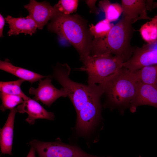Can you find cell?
Instances as JSON below:
<instances>
[{"label": "cell", "instance_id": "cell-1", "mask_svg": "<svg viewBox=\"0 0 157 157\" xmlns=\"http://www.w3.org/2000/svg\"><path fill=\"white\" fill-rule=\"evenodd\" d=\"M130 20L125 17L114 25L107 35L92 41L90 54H110L119 58L123 63L132 56L135 48L131 44L133 35L136 30Z\"/></svg>", "mask_w": 157, "mask_h": 157}, {"label": "cell", "instance_id": "cell-2", "mask_svg": "<svg viewBox=\"0 0 157 157\" xmlns=\"http://www.w3.org/2000/svg\"><path fill=\"white\" fill-rule=\"evenodd\" d=\"M48 29L68 40L77 51L82 62L90 55L92 35L85 22L78 16L57 14Z\"/></svg>", "mask_w": 157, "mask_h": 157}, {"label": "cell", "instance_id": "cell-3", "mask_svg": "<svg viewBox=\"0 0 157 157\" xmlns=\"http://www.w3.org/2000/svg\"><path fill=\"white\" fill-rule=\"evenodd\" d=\"M139 81L133 72L122 67L98 84L103 91L106 104L123 110L130 107Z\"/></svg>", "mask_w": 157, "mask_h": 157}, {"label": "cell", "instance_id": "cell-4", "mask_svg": "<svg viewBox=\"0 0 157 157\" xmlns=\"http://www.w3.org/2000/svg\"><path fill=\"white\" fill-rule=\"evenodd\" d=\"M71 68L66 63H58L53 67L51 78L56 81L67 91V96L77 113L101 87L96 84L85 85L75 82L69 78Z\"/></svg>", "mask_w": 157, "mask_h": 157}, {"label": "cell", "instance_id": "cell-5", "mask_svg": "<svg viewBox=\"0 0 157 157\" xmlns=\"http://www.w3.org/2000/svg\"><path fill=\"white\" fill-rule=\"evenodd\" d=\"M83 63V66L77 69L86 73L88 84L101 83L121 69L124 63L116 56L110 54L90 55Z\"/></svg>", "mask_w": 157, "mask_h": 157}, {"label": "cell", "instance_id": "cell-6", "mask_svg": "<svg viewBox=\"0 0 157 157\" xmlns=\"http://www.w3.org/2000/svg\"><path fill=\"white\" fill-rule=\"evenodd\" d=\"M103 93L101 87L76 113L75 128L81 135L87 136L91 133L99 122L101 109L100 99Z\"/></svg>", "mask_w": 157, "mask_h": 157}, {"label": "cell", "instance_id": "cell-7", "mask_svg": "<svg viewBox=\"0 0 157 157\" xmlns=\"http://www.w3.org/2000/svg\"><path fill=\"white\" fill-rule=\"evenodd\" d=\"M29 144L39 157H101L87 153L77 146L60 141L44 142L34 139Z\"/></svg>", "mask_w": 157, "mask_h": 157}, {"label": "cell", "instance_id": "cell-8", "mask_svg": "<svg viewBox=\"0 0 157 157\" xmlns=\"http://www.w3.org/2000/svg\"><path fill=\"white\" fill-rule=\"evenodd\" d=\"M157 64V41L135 48L130 58L123 63V67L134 72L145 66Z\"/></svg>", "mask_w": 157, "mask_h": 157}, {"label": "cell", "instance_id": "cell-9", "mask_svg": "<svg viewBox=\"0 0 157 157\" xmlns=\"http://www.w3.org/2000/svg\"><path fill=\"white\" fill-rule=\"evenodd\" d=\"M51 81L50 76H48L39 81L37 88L31 87L29 90V93L34 96L33 99L40 101L49 107L58 98L67 97V90L63 87L57 89L52 83Z\"/></svg>", "mask_w": 157, "mask_h": 157}, {"label": "cell", "instance_id": "cell-10", "mask_svg": "<svg viewBox=\"0 0 157 157\" xmlns=\"http://www.w3.org/2000/svg\"><path fill=\"white\" fill-rule=\"evenodd\" d=\"M24 8L28 12L27 16L35 22L39 29H42L44 26L57 13L54 7L46 1L38 2L35 0H31L29 3L24 6Z\"/></svg>", "mask_w": 157, "mask_h": 157}, {"label": "cell", "instance_id": "cell-11", "mask_svg": "<svg viewBox=\"0 0 157 157\" xmlns=\"http://www.w3.org/2000/svg\"><path fill=\"white\" fill-rule=\"evenodd\" d=\"M153 0H122L121 5L123 16L129 18L132 24L140 20H151L148 16L147 11L151 10Z\"/></svg>", "mask_w": 157, "mask_h": 157}, {"label": "cell", "instance_id": "cell-12", "mask_svg": "<svg viewBox=\"0 0 157 157\" xmlns=\"http://www.w3.org/2000/svg\"><path fill=\"white\" fill-rule=\"evenodd\" d=\"M142 105H148L157 108V84L145 83L139 81L134 97L129 107L132 113L137 108Z\"/></svg>", "mask_w": 157, "mask_h": 157}, {"label": "cell", "instance_id": "cell-13", "mask_svg": "<svg viewBox=\"0 0 157 157\" xmlns=\"http://www.w3.org/2000/svg\"><path fill=\"white\" fill-rule=\"evenodd\" d=\"M23 103L16 108L17 112L21 113H26L28 116L26 121L31 124H34L38 119H45L53 120L55 118L54 113L48 112L37 101L28 97L24 100Z\"/></svg>", "mask_w": 157, "mask_h": 157}, {"label": "cell", "instance_id": "cell-14", "mask_svg": "<svg viewBox=\"0 0 157 157\" xmlns=\"http://www.w3.org/2000/svg\"><path fill=\"white\" fill-rule=\"evenodd\" d=\"M9 25L8 32L9 36L17 35L21 33L32 35L37 31L38 26L35 22L27 16L25 17H14L8 15L5 18Z\"/></svg>", "mask_w": 157, "mask_h": 157}, {"label": "cell", "instance_id": "cell-15", "mask_svg": "<svg viewBox=\"0 0 157 157\" xmlns=\"http://www.w3.org/2000/svg\"><path fill=\"white\" fill-rule=\"evenodd\" d=\"M16 108L10 110L7 120L0 131V146L1 153L12 155L14 123Z\"/></svg>", "mask_w": 157, "mask_h": 157}, {"label": "cell", "instance_id": "cell-16", "mask_svg": "<svg viewBox=\"0 0 157 157\" xmlns=\"http://www.w3.org/2000/svg\"><path fill=\"white\" fill-rule=\"evenodd\" d=\"M0 69L31 84L48 76L42 75L26 69L15 66L7 59L4 61L0 60Z\"/></svg>", "mask_w": 157, "mask_h": 157}, {"label": "cell", "instance_id": "cell-17", "mask_svg": "<svg viewBox=\"0 0 157 157\" xmlns=\"http://www.w3.org/2000/svg\"><path fill=\"white\" fill-rule=\"evenodd\" d=\"M100 8L104 13L105 19L110 22L117 21L122 13L121 4L111 3L108 0H103L99 2Z\"/></svg>", "mask_w": 157, "mask_h": 157}, {"label": "cell", "instance_id": "cell-18", "mask_svg": "<svg viewBox=\"0 0 157 157\" xmlns=\"http://www.w3.org/2000/svg\"><path fill=\"white\" fill-rule=\"evenodd\" d=\"M139 31L142 38L147 43L157 41V15L143 24Z\"/></svg>", "mask_w": 157, "mask_h": 157}, {"label": "cell", "instance_id": "cell-19", "mask_svg": "<svg viewBox=\"0 0 157 157\" xmlns=\"http://www.w3.org/2000/svg\"><path fill=\"white\" fill-rule=\"evenodd\" d=\"M133 72L139 81L145 83L157 84V64L145 66Z\"/></svg>", "mask_w": 157, "mask_h": 157}, {"label": "cell", "instance_id": "cell-20", "mask_svg": "<svg viewBox=\"0 0 157 157\" xmlns=\"http://www.w3.org/2000/svg\"><path fill=\"white\" fill-rule=\"evenodd\" d=\"M25 81L19 79L17 80L8 81H0V90L1 92L20 97L25 100L27 96L21 89L22 84Z\"/></svg>", "mask_w": 157, "mask_h": 157}, {"label": "cell", "instance_id": "cell-21", "mask_svg": "<svg viewBox=\"0 0 157 157\" xmlns=\"http://www.w3.org/2000/svg\"><path fill=\"white\" fill-rule=\"evenodd\" d=\"M114 24L105 19L96 25L92 24L89 26V31L91 34L95 39L104 38L108 34Z\"/></svg>", "mask_w": 157, "mask_h": 157}, {"label": "cell", "instance_id": "cell-22", "mask_svg": "<svg viewBox=\"0 0 157 157\" xmlns=\"http://www.w3.org/2000/svg\"><path fill=\"white\" fill-rule=\"evenodd\" d=\"M0 98L2 103L0 109L3 112L8 109L12 110L17 105L21 104L24 102L23 99L20 97L1 92Z\"/></svg>", "mask_w": 157, "mask_h": 157}, {"label": "cell", "instance_id": "cell-23", "mask_svg": "<svg viewBox=\"0 0 157 157\" xmlns=\"http://www.w3.org/2000/svg\"><path fill=\"white\" fill-rule=\"evenodd\" d=\"M78 2V0H60L53 7L56 14L69 15L76 10Z\"/></svg>", "mask_w": 157, "mask_h": 157}, {"label": "cell", "instance_id": "cell-24", "mask_svg": "<svg viewBox=\"0 0 157 157\" xmlns=\"http://www.w3.org/2000/svg\"><path fill=\"white\" fill-rule=\"evenodd\" d=\"M5 18L0 14V37H3V32L5 22Z\"/></svg>", "mask_w": 157, "mask_h": 157}, {"label": "cell", "instance_id": "cell-25", "mask_svg": "<svg viewBox=\"0 0 157 157\" xmlns=\"http://www.w3.org/2000/svg\"><path fill=\"white\" fill-rule=\"evenodd\" d=\"M96 1V0H87L86 1V2L91 10H94L97 13L98 11L97 9L96 8L95 6Z\"/></svg>", "mask_w": 157, "mask_h": 157}, {"label": "cell", "instance_id": "cell-26", "mask_svg": "<svg viewBox=\"0 0 157 157\" xmlns=\"http://www.w3.org/2000/svg\"><path fill=\"white\" fill-rule=\"evenodd\" d=\"M35 151V149L31 147L30 150L26 157H36Z\"/></svg>", "mask_w": 157, "mask_h": 157}, {"label": "cell", "instance_id": "cell-27", "mask_svg": "<svg viewBox=\"0 0 157 157\" xmlns=\"http://www.w3.org/2000/svg\"><path fill=\"white\" fill-rule=\"evenodd\" d=\"M152 8H156L157 10V2H154Z\"/></svg>", "mask_w": 157, "mask_h": 157}, {"label": "cell", "instance_id": "cell-28", "mask_svg": "<svg viewBox=\"0 0 157 157\" xmlns=\"http://www.w3.org/2000/svg\"></svg>", "mask_w": 157, "mask_h": 157}, {"label": "cell", "instance_id": "cell-29", "mask_svg": "<svg viewBox=\"0 0 157 157\" xmlns=\"http://www.w3.org/2000/svg\"></svg>", "mask_w": 157, "mask_h": 157}]
</instances>
